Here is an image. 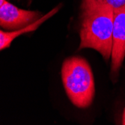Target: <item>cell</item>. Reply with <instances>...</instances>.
I'll use <instances>...</instances> for the list:
<instances>
[{
    "label": "cell",
    "instance_id": "obj_7",
    "mask_svg": "<svg viewBox=\"0 0 125 125\" xmlns=\"http://www.w3.org/2000/svg\"><path fill=\"white\" fill-rule=\"evenodd\" d=\"M123 124H125V109L124 111V115H123Z\"/></svg>",
    "mask_w": 125,
    "mask_h": 125
},
{
    "label": "cell",
    "instance_id": "obj_5",
    "mask_svg": "<svg viewBox=\"0 0 125 125\" xmlns=\"http://www.w3.org/2000/svg\"><path fill=\"white\" fill-rule=\"evenodd\" d=\"M59 10V7L58 6L57 8L52 9L47 14L41 17L40 19H38V20H36L35 22H33L32 23L28 25L27 26L21 28L20 29L12 31H9V32L3 31L2 30H1V31H0V50H3L4 49L8 48L10 45L11 42H12L16 38L22 35V34L31 32V31L36 30L43 22L47 20L50 17H51L52 15H54Z\"/></svg>",
    "mask_w": 125,
    "mask_h": 125
},
{
    "label": "cell",
    "instance_id": "obj_2",
    "mask_svg": "<svg viewBox=\"0 0 125 125\" xmlns=\"http://www.w3.org/2000/svg\"><path fill=\"white\" fill-rule=\"evenodd\" d=\"M62 79L67 95L78 108L92 104L95 88L93 73L88 62L81 57L67 59L62 64Z\"/></svg>",
    "mask_w": 125,
    "mask_h": 125
},
{
    "label": "cell",
    "instance_id": "obj_3",
    "mask_svg": "<svg viewBox=\"0 0 125 125\" xmlns=\"http://www.w3.org/2000/svg\"><path fill=\"white\" fill-rule=\"evenodd\" d=\"M111 76L116 79L125 57V5L114 9Z\"/></svg>",
    "mask_w": 125,
    "mask_h": 125
},
{
    "label": "cell",
    "instance_id": "obj_4",
    "mask_svg": "<svg viewBox=\"0 0 125 125\" xmlns=\"http://www.w3.org/2000/svg\"><path fill=\"white\" fill-rule=\"evenodd\" d=\"M41 18L37 11L20 9L6 0H0V25L7 30H17Z\"/></svg>",
    "mask_w": 125,
    "mask_h": 125
},
{
    "label": "cell",
    "instance_id": "obj_6",
    "mask_svg": "<svg viewBox=\"0 0 125 125\" xmlns=\"http://www.w3.org/2000/svg\"><path fill=\"white\" fill-rule=\"evenodd\" d=\"M125 5V0H83V9H86L93 6L107 5L113 9L118 8Z\"/></svg>",
    "mask_w": 125,
    "mask_h": 125
},
{
    "label": "cell",
    "instance_id": "obj_1",
    "mask_svg": "<svg viewBox=\"0 0 125 125\" xmlns=\"http://www.w3.org/2000/svg\"><path fill=\"white\" fill-rule=\"evenodd\" d=\"M114 9L107 5L93 6L83 10L79 50H97L108 61L112 55Z\"/></svg>",
    "mask_w": 125,
    "mask_h": 125
}]
</instances>
